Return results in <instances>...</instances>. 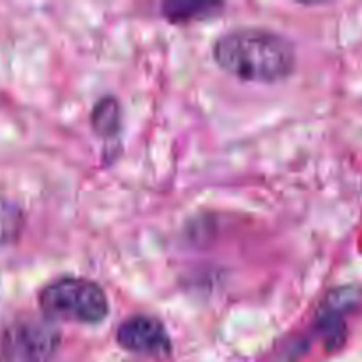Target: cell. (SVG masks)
Returning <instances> with one entry per match:
<instances>
[{"label":"cell","instance_id":"cell-5","mask_svg":"<svg viewBox=\"0 0 362 362\" xmlns=\"http://www.w3.org/2000/svg\"><path fill=\"white\" fill-rule=\"evenodd\" d=\"M117 343L127 352L140 356L166 357L172 352L165 324L151 315H134L122 322L117 331Z\"/></svg>","mask_w":362,"mask_h":362},{"label":"cell","instance_id":"cell-3","mask_svg":"<svg viewBox=\"0 0 362 362\" xmlns=\"http://www.w3.org/2000/svg\"><path fill=\"white\" fill-rule=\"evenodd\" d=\"M60 331L46 317H18L0 332V362H52Z\"/></svg>","mask_w":362,"mask_h":362},{"label":"cell","instance_id":"cell-4","mask_svg":"<svg viewBox=\"0 0 362 362\" xmlns=\"http://www.w3.org/2000/svg\"><path fill=\"white\" fill-rule=\"evenodd\" d=\"M362 306V286H338L322 303L318 310V331L324 336L327 349H339L346 338V317Z\"/></svg>","mask_w":362,"mask_h":362},{"label":"cell","instance_id":"cell-7","mask_svg":"<svg viewBox=\"0 0 362 362\" xmlns=\"http://www.w3.org/2000/svg\"><path fill=\"white\" fill-rule=\"evenodd\" d=\"M120 106L115 98H103L92 110V127L101 136H115L120 129Z\"/></svg>","mask_w":362,"mask_h":362},{"label":"cell","instance_id":"cell-6","mask_svg":"<svg viewBox=\"0 0 362 362\" xmlns=\"http://www.w3.org/2000/svg\"><path fill=\"white\" fill-rule=\"evenodd\" d=\"M25 228V212L9 198L0 197V247L9 246L20 239Z\"/></svg>","mask_w":362,"mask_h":362},{"label":"cell","instance_id":"cell-1","mask_svg":"<svg viewBox=\"0 0 362 362\" xmlns=\"http://www.w3.org/2000/svg\"><path fill=\"white\" fill-rule=\"evenodd\" d=\"M225 73L253 83H278L296 69V48L281 34L265 28H235L223 34L212 48Z\"/></svg>","mask_w":362,"mask_h":362},{"label":"cell","instance_id":"cell-8","mask_svg":"<svg viewBox=\"0 0 362 362\" xmlns=\"http://www.w3.org/2000/svg\"><path fill=\"white\" fill-rule=\"evenodd\" d=\"M214 7L221 6H212V4H165L163 6V13L168 20L172 21H187V20H197L202 18L200 11L204 13H212Z\"/></svg>","mask_w":362,"mask_h":362},{"label":"cell","instance_id":"cell-2","mask_svg":"<svg viewBox=\"0 0 362 362\" xmlns=\"http://www.w3.org/2000/svg\"><path fill=\"white\" fill-rule=\"evenodd\" d=\"M42 317L52 322L94 325L108 317L110 304L105 290L92 279L60 278L39 292Z\"/></svg>","mask_w":362,"mask_h":362}]
</instances>
